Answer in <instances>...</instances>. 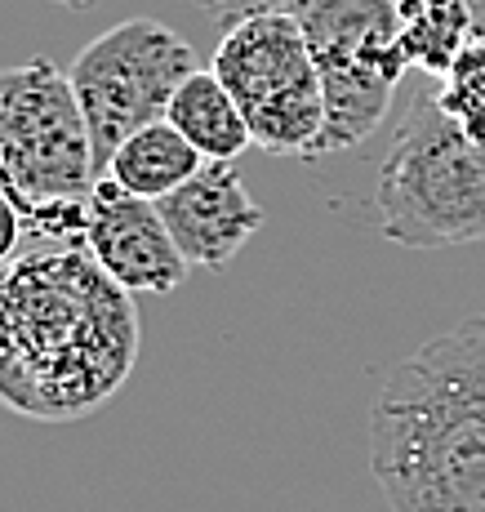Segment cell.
Here are the masks:
<instances>
[{
  "label": "cell",
  "mask_w": 485,
  "mask_h": 512,
  "mask_svg": "<svg viewBox=\"0 0 485 512\" xmlns=\"http://www.w3.org/2000/svg\"><path fill=\"white\" fill-rule=\"evenodd\" d=\"M214 76L236 98L254 147L312 161L325 130V90L299 18L263 9L227 23L214 49Z\"/></svg>",
  "instance_id": "obj_6"
},
{
  "label": "cell",
  "mask_w": 485,
  "mask_h": 512,
  "mask_svg": "<svg viewBox=\"0 0 485 512\" xmlns=\"http://www.w3.org/2000/svg\"><path fill=\"white\" fill-rule=\"evenodd\" d=\"M187 268L223 272L263 228V205L250 196L232 161H205L178 192L156 201Z\"/></svg>",
  "instance_id": "obj_9"
},
{
  "label": "cell",
  "mask_w": 485,
  "mask_h": 512,
  "mask_svg": "<svg viewBox=\"0 0 485 512\" xmlns=\"http://www.w3.org/2000/svg\"><path fill=\"white\" fill-rule=\"evenodd\" d=\"M312 45L325 90V130L312 161L365 143L388 116L397 85L410 72L401 45L397 0H308L294 9Z\"/></svg>",
  "instance_id": "obj_5"
},
{
  "label": "cell",
  "mask_w": 485,
  "mask_h": 512,
  "mask_svg": "<svg viewBox=\"0 0 485 512\" xmlns=\"http://www.w3.org/2000/svg\"><path fill=\"white\" fill-rule=\"evenodd\" d=\"M441 98H454V103H485V32H477L463 54L450 63V72L441 76L437 85Z\"/></svg>",
  "instance_id": "obj_13"
},
{
  "label": "cell",
  "mask_w": 485,
  "mask_h": 512,
  "mask_svg": "<svg viewBox=\"0 0 485 512\" xmlns=\"http://www.w3.org/2000/svg\"><path fill=\"white\" fill-rule=\"evenodd\" d=\"M201 165H205V156L196 152L170 121H156L116 147L107 174H112L125 192L143 196V201H165V196L178 192L192 174H201Z\"/></svg>",
  "instance_id": "obj_11"
},
{
  "label": "cell",
  "mask_w": 485,
  "mask_h": 512,
  "mask_svg": "<svg viewBox=\"0 0 485 512\" xmlns=\"http://www.w3.org/2000/svg\"><path fill=\"white\" fill-rule=\"evenodd\" d=\"M165 121H170L205 161H236L245 147H254L250 125H245L236 98L227 94V85L214 76V67L210 72L196 67V72L187 76L183 90L174 94Z\"/></svg>",
  "instance_id": "obj_10"
},
{
  "label": "cell",
  "mask_w": 485,
  "mask_h": 512,
  "mask_svg": "<svg viewBox=\"0 0 485 512\" xmlns=\"http://www.w3.org/2000/svg\"><path fill=\"white\" fill-rule=\"evenodd\" d=\"M192 72L196 49L156 18H130L76 54L67 76L81 98L98 174H107L116 147L130 134L170 116L174 94Z\"/></svg>",
  "instance_id": "obj_7"
},
{
  "label": "cell",
  "mask_w": 485,
  "mask_h": 512,
  "mask_svg": "<svg viewBox=\"0 0 485 512\" xmlns=\"http://www.w3.org/2000/svg\"><path fill=\"white\" fill-rule=\"evenodd\" d=\"M210 14H219L223 18V27L227 23H236V18H245V14H263V9H281V14H294V9H303L308 0H201Z\"/></svg>",
  "instance_id": "obj_15"
},
{
  "label": "cell",
  "mask_w": 485,
  "mask_h": 512,
  "mask_svg": "<svg viewBox=\"0 0 485 512\" xmlns=\"http://www.w3.org/2000/svg\"><path fill=\"white\" fill-rule=\"evenodd\" d=\"M370 472L392 512H485V317L388 370L370 406Z\"/></svg>",
  "instance_id": "obj_2"
},
{
  "label": "cell",
  "mask_w": 485,
  "mask_h": 512,
  "mask_svg": "<svg viewBox=\"0 0 485 512\" xmlns=\"http://www.w3.org/2000/svg\"><path fill=\"white\" fill-rule=\"evenodd\" d=\"M379 232L405 250H445L485 236V147L459 130L437 103V90H419L405 107L374 187Z\"/></svg>",
  "instance_id": "obj_3"
},
{
  "label": "cell",
  "mask_w": 485,
  "mask_h": 512,
  "mask_svg": "<svg viewBox=\"0 0 485 512\" xmlns=\"http://www.w3.org/2000/svg\"><path fill=\"white\" fill-rule=\"evenodd\" d=\"M98 183L94 143L72 76L49 58L0 72V192L23 219L58 205H85Z\"/></svg>",
  "instance_id": "obj_4"
},
{
  "label": "cell",
  "mask_w": 485,
  "mask_h": 512,
  "mask_svg": "<svg viewBox=\"0 0 485 512\" xmlns=\"http://www.w3.org/2000/svg\"><path fill=\"white\" fill-rule=\"evenodd\" d=\"M54 5H72V9H81V5H94V0H54Z\"/></svg>",
  "instance_id": "obj_18"
},
{
  "label": "cell",
  "mask_w": 485,
  "mask_h": 512,
  "mask_svg": "<svg viewBox=\"0 0 485 512\" xmlns=\"http://www.w3.org/2000/svg\"><path fill=\"white\" fill-rule=\"evenodd\" d=\"M401 9V45L410 67L428 76H445L463 45L481 32L468 0H397Z\"/></svg>",
  "instance_id": "obj_12"
},
{
  "label": "cell",
  "mask_w": 485,
  "mask_h": 512,
  "mask_svg": "<svg viewBox=\"0 0 485 512\" xmlns=\"http://www.w3.org/2000/svg\"><path fill=\"white\" fill-rule=\"evenodd\" d=\"M138 361L134 294L85 245H41L0 268V406L36 423L103 410Z\"/></svg>",
  "instance_id": "obj_1"
},
{
  "label": "cell",
  "mask_w": 485,
  "mask_h": 512,
  "mask_svg": "<svg viewBox=\"0 0 485 512\" xmlns=\"http://www.w3.org/2000/svg\"><path fill=\"white\" fill-rule=\"evenodd\" d=\"M437 103L459 121V130L468 134L472 143L485 147V103H454V98H441V94H437Z\"/></svg>",
  "instance_id": "obj_16"
},
{
  "label": "cell",
  "mask_w": 485,
  "mask_h": 512,
  "mask_svg": "<svg viewBox=\"0 0 485 512\" xmlns=\"http://www.w3.org/2000/svg\"><path fill=\"white\" fill-rule=\"evenodd\" d=\"M85 250L130 294H170L187 277V259L178 254L156 201L125 192L112 174H98L89 192Z\"/></svg>",
  "instance_id": "obj_8"
},
{
  "label": "cell",
  "mask_w": 485,
  "mask_h": 512,
  "mask_svg": "<svg viewBox=\"0 0 485 512\" xmlns=\"http://www.w3.org/2000/svg\"><path fill=\"white\" fill-rule=\"evenodd\" d=\"M468 9H472V18H477V27L485 32V0H468Z\"/></svg>",
  "instance_id": "obj_17"
},
{
  "label": "cell",
  "mask_w": 485,
  "mask_h": 512,
  "mask_svg": "<svg viewBox=\"0 0 485 512\" xmlns=\"http://www.w3.org/2000/svg\"><path fill=\"white\" fill-rule=\"evenodd\" d=\"M27 236V223H23V210L14 205V196L0 192V268L18 259V241Z\"/></svg>",
  "instance_id": "obj_14"
}]
</instances>
